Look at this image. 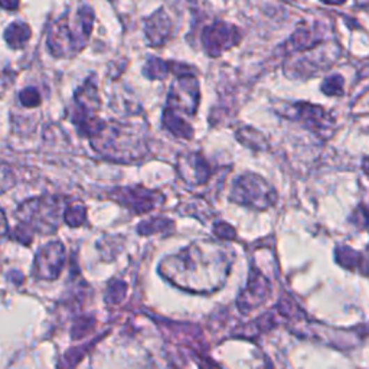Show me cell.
<instances>
[{"mask_svg":"<svg viewBox=\"0 0 369 369\" xmlns=\"http://www.w3.org/2000/svg\"><path fill=\"white\" fill-rule=\"evenodd\" d=\"M231 264L230 251L208 241L194 242L175 256L163 258L159 273L180 289L210 292L227 278Z\"/></svg>","mask_w":369,"mask_h":369,"instance_id":"6da1fadb","label":"cell"},{"mask_svg":"<svg viewBox=\"0 0 369 369\" xmlns=\"http://www.w3.org/2000/svg\"><path fill=\"white\" fill-rule=\"evenodd\" d=\"M88 137L91 146L100 155L116 162L140 159L148 150L141 130L114 120L102 121L100 118Z\"/></svg>","mask_w":369,"mask_h":369,"instance_id":"7a4b0ae2","label":"cell"},{"mask_svg":"<svg viewBox=\"0 0 369 369\" xmlns=\"http://www.w3.org/2000/svg\"><path fill=\"white\" fill-rule=\"evenodd\" d=\"M94 12L83 5L74 15L65 13L51 25L48 47L56 58H71L84 49L93 31Z\"/></svg>","mask_w":369,"mask_h":369,"instance_id":"3957f363","label":"cell"},{"mask_svg":"<svg viewBox=\"0 0 369 369\" xmlns=\"http://www.w3.org/2000/svg\"><path fill=\"white\" fill-rule=\"evenodd\" d=\"M63 199L55 196L32 198L19 205L16 217L33 233L52 234L59 227V215Z\"/></svg>","mask_w":369,"mask_h":369,"instance_id":"277c9868","label":"cell"},{"mask_svg":"<svg viewBox=\"0 0 369 369\" xmlns=\"http://www.w3.org/2000/svg\"><path fill=\"white\" fill-rule=\"evenodd\" d=\"M231 201L257 210H264L274 202V192L267 187V182L262 180L260 176L247 173L235 180Z\"/></svg>","mask_w":369,"mask_h":369,"instance_id":"5b68a950","label":"cell"},{"mask_svg":"<svg viewBox=\"0 0 369 369\" xmlns=\"http://www.w3.org/2000/svg\"><path fill=\"white\" fill-rule=\"evenodd\" d=\"M199 104V84L189 71L182 70L179 77L173 81L169 95L168 107L178 114L194 116Z\"/></svg>","mask_w":369,"mask_h":369,"instance_id":"8992f818","label":"cell"},{"mask_svg":"<svg viewBox=\"0 0 369 369\" xmlns=\"http://www.w3.org/2000/svg\"><path fill=\"white\" fill-rule=\"evenodd\" d=\"M100 97L95 86L93 83H86L75 93L72 120L81 136H87L100 120Z\"/></svg>","mask_w":369,"mask_h":369,"instance_id":"52a82bcc","label":"cell"},{"mask_svg":"<svg viewBox=\"0 0 369 369\" xmlns=\"http://www.w3.org/2000/svg\"><path fill=\"white\" fill-rule=\"evenodd\" d=\"M111 199L132 210L134 214H145L165 202V196L159 192L149 191L143 187L117 188L110 194Z\"/></svg>","mask_w":369,"mask_h":369,"instance_id":"ba28073f","label":"cell"},{"mask_svg":"<svg viewBox=\"0 0 369 369\" xmlns=\"http://www.w3.org/2000/svg\"><path fill=\"white\" fill-rule=\"evenodd\" d=\"M65 264V247L63 242L54 241L40 247L33 262V276L42 280L59 277Z\"/></svg>","mask_w":369,"mask_h":369,"instance_id":"9c48e42d","label":"cell"},{"mask_svg":"<svg viewBox=\"0 0 369 369\" xmlns=\"http://www.w3.org/2000/svg\"><path fill=\"white\" fill-rule=\"evenodd\" d=\"M240 35L237 28L225 22H215L207 26L202 32V45L211 56L221 55L225 49H228L238 44Z\"/></svg>","mask_w":369,"mask_h":369,"instance_id":"30bf717a","label":"cell"},{"mask_svg":"<svg viewBox=\"0 0 369 369\" xmlns=\"http://www.w3.org/2000/svg\"><path fill=\"white\" fill-rule=\"evenodd\" d=\"M178 172L182 180L192 184V187L205 183L211 176L210 165L198 152H188L180 155L178 160Z\"/></svg>","mask_w":369,"mask_h":369,"instance_id":"8fae6325","label":"cell"},{"mask_svg":"<svg viewBox=\"0 0 369 369\" xmlns=\"http://www.w3.org/2000/svg\"><path fill=\"white\" fill-rule=\"evenodd\" d=\"M146 35L153 47L165 45L173 32V22L165 9H159L146 19Z\"/></svg>","mask_w":369,"mask_h":369,"instance_id":"7c38bea8","label":"cell"},{"mask_svg":"<svg viewBox=\"0 0 369 369\" xmlns=\"http://www.w3.org/2000/svg\"><path fill=\"white\" fill-rule=\"evenodd\" d=\"M162 123H163V127H165L168 132H171L176 137L189 140L194 136V130H192L191 125H188L187 120H184L180 114H178L169 109H165V111H163Z\"/></svg>","mask_w":369,"mask_h":369,"instance_id":"4fadbf2b","label":"cell"},{"mask_svg":"<svg viewBox=\"0 0 369 369\" xmlns=\"http://www.w3.org/2000/svg\"><path fill=\"white\" fill-rule=\"evenodd\" d=\"M31 38V28L25 22H13L5 31V40L10 48H24Z\"/></svg>","mask_w":369,"mask_h":369,"instance_id":"5bb4252c","label":"cell"},{"mask_svg":"<svg viewBox=\"0 0 369 369\" xmlns=\"http://www.w3.org/2000/svg\"><path fill=\"white\" fill-rule=\"evenodd\" d=\"M86 219H87V208L79 202L70 205V207L65 208L64 211V221L72 228L81 227V225L86 222Z\"/></svg>","mask_w":369,"mask_h":369,"instance_id":"9a60e30c","label":"cell"},{"mask_svg":"<svg viewBox=\"0 0 369 369\" xmlns=\"http://www.w3.org/2000/svg\"><path fill=\"white\" fill-rule=\"evenodd\" d=\"M169 67L171 64H168L166 61H163L160 58H150L145 67V75L149 79L163 81V79H166L169 74Z\"/></svg>","mask_w":369,"mask_h":369,"instance_id":"2e32d148","label":"cell"},{"mask_svg":"<svg viewBox=\"0 0 369 369\" xmlns=\"http://www.w3.org/2000/svg\"><path fill=\"white\" fill-rule=\"evenodd\" d=\"M173 225L172 221L165 219V218H152L149 221H143L139 223V234L140 235H152L155 233L160 231H168Z\"/></svg>","mask_w":369,"mask_h":369,"instance_id":"e0dca14e","label":"cell"},{"mask_svg":"<svg viewBox=\"0 0 369 369\" xmlns=\"http://www.w3.org/2000/svg\"><path fill=\"white\" fill-rule=\"evenodd\" d=\"M19 101L22 106L32 109V107H36L40 104V94L35 87H28V88L20 91Z\"/></svg>","mask_w":369,"mask_h":369,"instance_id":"ac0fdd59","label":"cell"},{"mask_svg":"<svg viewBox=\"0 0 369 369\" xmlns=\"http://www.w3.org/2000/svg\"><path fill=\"white\" fill-rule=\"evenodd\" d=\"M33 234L35 233L29 227H26V225L19 222V225H16V227L12 230L10 238L16 240L17 242H22L25 245H29L32 242V240H33Z\"/></svg>","mask_w":369,"mask_h":369,"instance_id":"d6986e66","label":"cell"},{"mask_svg":"<svg viewBox=\"0 0 369 369\" xmlns=\"http://www.w3.org/2000/svg\"><path fill=\"white\" fill-rule=\"evenodd\" d=\"M126 292H127V285L123 281H113L109 289V295L113 301H120L123 297H125Z\"/></svg>","mask_w":369,"mask_h":369,"instance_id":"ffe728a7","label":"cell"},{"mask_svg":"<svg viewBox=\"0 0 369 369\" xmlns=\"http://www.w3.org/2000/svg\"><path fill=\"white\" fill-rule=\"evenodd\" d=\"M214 234L218 238H222V240H234L235 238L234 230L230 227L228 223H223V222H219V223L215 225V227H214Z\"/></svg>","mask_w":369,"mask_h":369,"instance_id":"44dd1931","label":"cell"},{"mask_svg":"<svg viewBox=\"0 0 369 369\" xmlns=\"http://www.w3.org/2000/svg\"><path fill=\"white\" fill-rule=\"evenodd\" d=\"M6 233H8V221L3 211H0V237L5 235Z\"/></svg>","mask_w":369,"mask_h":369,"instance_id":"7402d4cb","label":"cell"},{"mask_svg":"<svg viewBox=\"0 0 369 369\" xmlns=\"http://www.w3.org/2000/svg\"><path fill=\"white\" fill-rule=\"evenodd\" d=\"M0 8H5V9H10L15 10L19 8L17 2H0Z\"/></svg>","mask_w":369,"mask_h":369,"instance_id":"603a6c76","label":"cell"}]
</instances>
